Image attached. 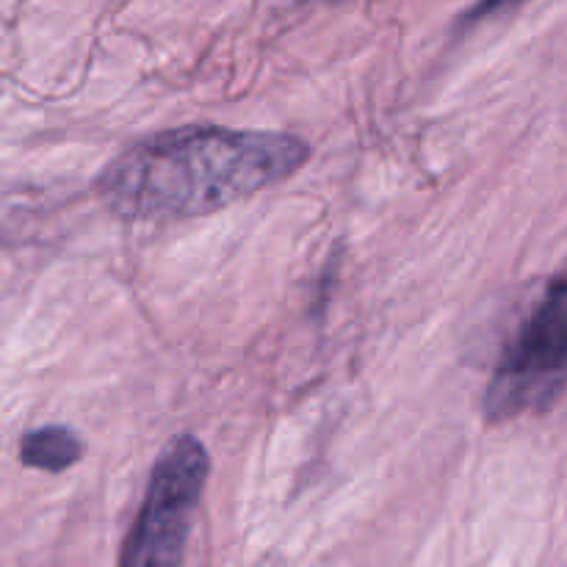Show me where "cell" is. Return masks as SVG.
Returning <instances> with one entry per match:
<instances>
[{
    "label": "cell",
    "instance_id": "1",
    "mask_svg": "<svg viewBox=\"0 0 567 567\" xmlns=\"http://www.w3.org/2000/svg\"><path fill=\"white\" fill-rule=\"evenodd\" d=\"M310 147L288 133L194 125L133 144L100 177L122 219L175 221L214 214L291 177Z\"/></svg>",
    "mask_w": 567,
    "mask_h": 567
},
{
    "label": "cell",
    "instance_id": "2",
    "mask_svg": "<svg viewBox=\"0 0 567 567\" xmlns=\"http://www.w3.org/2000/svg\"><path fill=\"white\" fill-rule=\"evenodd\" d=\"M567 388V275L551 280L537 308L507 343L485 393L491 424L543 413Z\"/></svg>",
    "mask_w": 567,
    "mask_h": 567
},
{
    "label": "cell",
    "instance_id": "3",
    "mask_svg": "<svg viewBox=\"0 0 567 567\" xmlns=\"http://www.w3.org/2000/svg\"><path fill=\"white\" fill-rule=\"evenodd\" d=\"M210 460L194 435H181L161 452L150 474L144 504L136 515L120 563L127 567H164L186 559L194 515L208 485Z\"/></svg>",
    "mask_w": 567,
    "mask_h": 567
},
{
    "label": "cell",
    "instance_id": "4",
    "mask_svg": "<svg viewBox=\"0 0 567 567\" xmlns=\"http://www.w3.org/2000/svg\"><path fill=\"white\" fill-rule=\"evenodd\" d=\"M83 443L66 426H39L22 435L20 441V463L28 468L61 474L72 468L81 460Z\"/></svg>",
    "mask_w": 567,
    "mask_h": 567
},
{
    "label": "cell",
    "instance_id": "5",
    "mask_svg": "<svg viewBox=\"0 0 567 567\" xmlns=\"http://www.w3.org/2000/svg\"><path fill=\"white\" fill-rule=\"evenodd\" d=\"M526 3V0H476L474 6H471L468 11L463 14V25H476V22L487 20V17H496L502 14V11L507 9H515V6Z\"/></svg>",
    "mask_w": 567,
    "mask_h": 567
}]
</instances>
